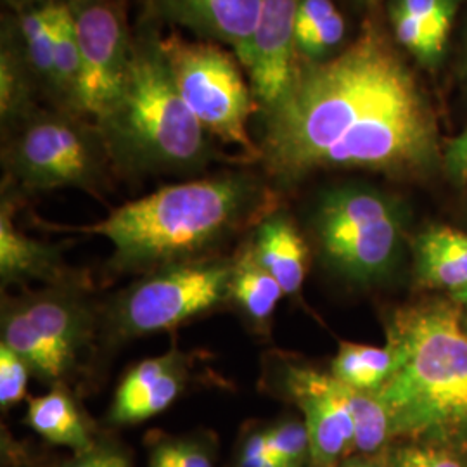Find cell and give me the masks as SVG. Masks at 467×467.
I'll return each mask as SVG.
<instances>
[{
    "instance_id": "6da1fadb",
    "label": "cell",
    "mask_w": 467,
    "mask_h": 467,
    "mask_svg": "<svg viewBox=\"0 0 467 467\" xmlns=\"http://www.w3.org/2000/svg\"><path fill=\"white\" fill-rule=\"evenodd\" d=\"M262 117L258 161L274 187L331 168L418 173L438 158L433 108L376 26L331 59L300 63L285 98Z\"/></svg>"
},
{
    "instance_id": "7a4b0ae2",
    "label": "cell",
    "mask_w": 467,
    "mask_h": 467,
    "mask_svg": "<svg viewBox=\"0 0 467 467\" xmlns=\"http://www.w3.org/2000/svg\"><path fill=\"white\" fill-rule=\"evenodd\" d=\"M277 208L279 194L265 175L229 170L160 187L92 225L65 229L108 239L113 246L109 272L148 274L220 256L217 251Z\"/></svg>"
},
{
    "instance_id": "3957f363",
    "label": "cell",
    "mask_w": 467,
    "mask_h": 467,
    "mask_svg": "<svg viewBox=\"0 0 467 467\" xmlns=\"http://www.w3.org/2000/svg\"><path fill=\"white\" fill-rule=\"evenodd\" d=\"M386 343L395 368L374 393L391 438L467 451V329L459 306L426 301L397 310Z\"/></svg>"
},
{
    "instance_id": "277c9868",
    "label": "cell",
    "mask_w": 467,
    "mask_h": 467,
    "mask_svg": "<svg viewBox=\"0 0 467 467\" xmlns=\"http://www.w3.org/2000/svg\"><path fill=\"white\" fill-rule=\"evenodd\" d=\"M160 36L150 21L139 25L119 96L94 119L119 177H189L220 158L217 140L191 113L171 80Z\"/></svg>"
},
{
    "instance_id": "5b68a950",
    "label": "cell",
    "mask_w": 467,
    "mask_h": 467,
    "mask_svg": "<svg viewBox=\"0 0 467 467\" xmlns=\"http://www.w3.org/2000/svg\"><path fill=\"white\" fill-rule=\"evenodd\" d=\"M99 337L100 306L84 275L2 296L0 343L50 388L78 383Z\"/></svg>"
},
{
    "instance_id": "8992f818",
    "label": "cell",
    "mask_w": 467,
    "mask_h": 467,
    "mask_svg": "<svg viewBox=\"0 0 467 467\" xmlns=\"http://www.w3.org/2000/svg\"><path fill=\"white\" fill-rule=\"evenodd\" d=\"M2 135L4 189L15 196L56 189L99 196L115 175L92 119L52 106L36 108Z\"/></svg>"
},
{
    "instance_id": "52a82bcc",
    "label": "cell",
    "mask_w": 467,
    "mask_h": 467,
    "mask_svg": "<svg viewBox=\"0 0 467 467\" xmlns=\"http://www.w3.org/2000/svg\"><path fill=\"white\" fill-rule=\"evenodd\" d=\"M233 264L212 256L142 274L100 306V339L119 345L231 306Z\"/></svg>"
},
{
    "instance_id": "ba28073f",
    "label": "cell",
    "mask_w": 467,
    "mask_h": 467,
    "mask_svg": "<svg viewBox=\"0 0 467 467\" xmlns=\"http://www.w3.org/2000/svg\"><path fill=\"white\" fill-rule=\"evenodd\" d=\"M160 47L173 84L202 129L218 142L239 148L248 160H258L250 121L260 108L233 50L187 40L179 32L161 35Z\"/></svg>"
},
{
    "instance_id": "9c48e42d",
    "label": "cell",
    "mask_w": 467,
    "mask_h": 467,
    "mask_svg": "<svg viewBox=\"0 0 467 467\" xmlns=\"http://www.w3.org/2000/svg\"><path fill=\"white\" fill-rule=\"evenodd\" d=\"M314 227L327 264L353 283L383 279L400 250L395 202L368 185H343L317 202Z\"/></svg>"
},
{
    "instance_id": "30bf717a",
    "label": "cell",
    "mask_w": 467,
    "mask_h": 467,
    "mask_svg": "<svg viewBox=\"0 0 467 467\" xmlns=\"http://www.w3.org/2000/svg\"><path fill=\"white\" fill-rule=\"evenodd\" d=\"M82 63L80 117L98 119L119 96L134 34L118 0H67Z\"/></svg>"
},
{
    "instance_id": "8fae6325",
    "label": "cell",
    "mask_w": 467,
    "mask_h": 467,
    "mask_svg": "<svg viewBox=\"0 0 467 467\" xmlns=\"http://www.w3.org/2000/svg\"><path fill=\"white\" fill-rule=\"evenodd\" d=\"M268 388L295 401L310 441L308 467H339L355 453V424L345 388L331 372L291 360H268Z\"/></svg>"
},
{
    "instance_id": "7c38bea8",
    "label": "cell",
    "mask_w": 467,
    "mask_h": 467,
    "mask_svg": "<svg viewBox=\"0 0 467 467\" xmlns=\"http://www.w3.org/2000/svg\"><path fill=\"white\" fill-rule=\"evenodd\" d=\"M300 0H262L246 73L260 113L270 111L289 92L298 73L295 25Z\"/></svg>"
},
{
    "instance_id": "4fadbf2b",
    "label": "cell",
    "mask_w": 467,
    "mask_h": 467,
    "mask_svg": "<svg viewBox=\"0 0 467 467\" xmlns=\"http://www.w3.org/2000/svg\"><path fill=\"white\" fill-rule=\"evenodd\" d=\"M191 378V360L179 347L150 357L129 368L108 410L113 426H132L161 414L179 400Z\"/></svg>"
},
{
    "instance_id": "5bb4252c",
    "label": "cell",
    "mask_w": 467,
    "mask_h": 467,
    "mask_svg": "<svg viewBox=\"0 0 467 467\" xmlns=\"http://www.w3.org/2000/svg\"><path fill=\"white\" fill-rule=\"evenodd\" d=\"M262 0H150L154 17L233 50L246 71Z\"/></svg>"
},
{
    "instance_id": "9a60e30c",
    "label": "cell",
    "mask_w": 467,
    "mask_h": 467,
    "mask_svg": "<svg viewBox=\"0 0 467 467\" xmlns=\"http://www.w3.org/2000/svg\"><path fill=\"white\" fill-rule=\"evenodd\" d=\"M16 196L2 191L0 202V284L2 289L30 284L54 285L67 283L82 274L69 267L63 248L19 231L15 223Z\"/></svg>"
},
{
    "instance_id": "2e32d148",
    "label": "cell",
    "mask_w": 467,
    "mask_h": 467,
    "mask_svg": "<svg viewBox=\"0 0 467 467\" xmlns=\"http://www.w3.org/2000/svg\"><path fill=\"white\" fill-rule=\"evenodd\" d=\"M248 237L258 262L281 284L284 295L298 298L308 267V246L293 218L277 208Z\"/></svg>"
},
{
    "instance_id": "e0dca14e",
    "label": "cell",
    "mask_w": 467,
    "mask_h": 467,
    "mask_svg": "<svg viewBox=\"0 0 467 467\" xmlns=\"http://www.w3.org/2000/svg\"><path fill=\"white\" fill-rule=\"evenodd\" d=\"M25 424L57 447L82 453L96 445L99 436L78 405L73 389L56 386L49 393L28 399Z\"/></svg>"
},
{
    "instance_id": "ac0fdd59",
    "label": "cell",
    "mask_w": 467,
    "mask_h": 467,
    "mask_svg": "<svg viewBox=\"0 0 467 467\" xmlns=\"http://www.w3.org/2000/svg\"><path fill=\"white\" fill-rule=\"evenodd\" d=\"M284 296L281 284L258 262L250 239H246L234 254L231 306L237 308L254 333L268 336L277 305Z\"/></svg>"
},
{
    "instance_id": "d6986e66",
    "label": "cell",
    "mask_w": 467,
    "mask_h": 467,
    "mask_svg": "<svg viewBox=\"0 0 467 467\" xmlns=\"http://www.w3.org/2000/svg\"><path fill=\"white\" fill-rule=\"evenodd\" d=\"M42 98L40 87L26 63L9 15L0 28V123L2 130L32 115Z\"/></svg>"
},
{
    "instance_id": "ffe728a7",
    "label": "cell",
    "mask_w": 467,
    "mask_h": 467,
    "mask_svg": "<svg viewBox=\"0 0 467 467\" xmlns=\"http://www.w3.org/2000/svg\"><path fill=\"white\" fill-rule=\"evenodd\" d=\"M419 283L426 287H467V234L451 227H433L416 243Z\"/></svg>"
},
{
    "instance_id": "44dd1931",
    "label": "cell",
    "mask_w": 467,
    "mask_h": 467,
    "mask_svg": "<svg viewBox=\"0 0 467 467\" xmlns=\"http://www.w3.org/2000/svg\"><path fill=\"white\" fill-rule=\"evenodd\" d=\"M57 0H42L28 7L9 11L19 46L40 87L50 102L54 85V25Z\"/></svg>"
},
{
    "instance_id": "7402d4cb",
    "label": "cell",
    "mask_w": 467,
    "mask_h": 467,
    "mask_svg": "<svg viewBox=\"0 0 467 467\" xmlns=\"http://www.w3.org/2000/svg\"><path fill=\"white\" fill-rule=\"evenodd\" d=\"M347 35V21L333 0H300L295 25L298 63H320L337 54Z\"/></svg>"
},
{
    "instance_id": "603a6c76",
    "label": "cell",
    "mask_w": 467,
    "mask_h": 467,
    "mask_svg": "<svg viewBox=\"0 0 467 467\" xmlns=\"http://www.w3.org/2000/svg\"><path fill=\"white\" fill-rule=\"evenodd\" d=\"M82 63L67 0H57L54 25V85L50 106L80 117Z\"/></svg>"
},
{
    "instance_id": "cb8c5ba5",
    "label": "cell",
    "mask_w": 467,
    "mask_h": 467,
    "mask_svg": "<svg viewBox=\"0 0 467 467\" xmlns=\"http://www.w3.org/2000/svg\"><path fill=\"white\" fill-rule=\"evenodd\" d=\"M395 368V353L384 347L341 341L331 362V374L337 381L362 391H378Z\"/></svg>"
},
{
    "instance_id": "d4e9b609",
    "label": "cell",
    "mask_w": 467,
    "mask_h": 467,
    "mask_svg": "<svg viewBox=\"0 0 467 467\" xmlns=\"http://www.w3.org/2000/svg\"><path fill=\"white\" fill-rule=\"evenodd\" d=\"M343 388L355 424V451L362 455L379 453L391 440L389 416L383 401L374 391L355 389L347 384Z\"/></svg>"
},
{
    "instance_id": "484cf974",
    "label": "cell",
    "mask_w": 467,
    "mask_h": 467,
    "mask_svg": "<svg viewBox=\"0 0 467 467\" xmlns=\"http://www.w3.org/2000/svg\"><path fill=\"white\" fill-rule=\"evenodd\" d=\"M148 467H217V443L212 434L165 436L150 451Z\"/></svg>"
},
{
    "instance_id": "4316f807",
    "label": "cell",
    "mask_w": 467,
    "mask_h": 467,
    "mask_svg": "<svg viewBox=\"0 0 467 467\" xmlns=\"http://www.w3.org/2000/svg\"><path fill=\"white\" fill-rule=\"evenodd\" d=\"M268 447L283 467H308L310 441L303 419L284 416L265 426Z\"/></svg>"
},
{
    "instance_id": "83f0119b",
    "label": "cell",
    "mask_w": 467,
    "mask_h": 467,
    "mask_svg": "<svg viewBox=\"0 0 467 467\" xmlns=\"http://www.w3.org/2000/svg\"><path fill=\"white\" fill-rule=\"evenodd\" d=\"M389 17H391L393 34L401 47L418 56L420 61H428V63L436 61L441 56L445 42L438 38L419 17L405 13L395 4L391 5Z\"/></svg>"
},
{
    "instance_id": "f1b7e54d",
    "label": "cell",
    "mask_w": 467,
    "mask_h": 467,
    "mask_svg": "<svg viewBox=\"0 0 467 467\" xmlns=\"http://www.w3.org/2000/svg\"><path fill=\"white\" fill-rule=\"evenodd\" d=\"M34 376L28 362L7 345L0 343V407L9 410L25 400L28 379Z\"/></svg>"
},
{
    "instance_id": "f546056e",
    "label": "cell",
    "mask_w": 467,
    "mask_h": 467,
    "mask_svg": "<svg viewBox=\"0 0 467 467\" xmlns=\"http://www.w3.org/2000/svg\"><path fill=\"white\" fill-rule=\"evenodd\" d=\"M393 4L419 17L438 38L447 42L457 0H395Z\"/></svg>"
},
{
    "instance_id": "4dcf8cb0",
    "label": "cell",
    "mask_w": 467,
    "mask_h": 467,
    "mask_svg": "<svg viewBox=\"0 0 467 467\" xmlns=\"http://www.w3.org/2000/svg\"><path fill=\"white\" fill-rule=\"evenodd\" d=\"M59 467H134L129 451L111 440L99 438L96 445L73 457Z\"/></svg>"
},
{
    "instance_id": "1f68e13d",
    "label": "cell",
    "mask_w": 467,
    "mask_h": 467,
    "mask_svg": "<svg viewBox=\"0 0 467 467\" xmlns=\"http://www.w3.org/2000/svg\"><path fill=\"white\" fill-rule=\"evenodd\" d=\"M235 467H283L268 447L265 428L254 426L241 438L235 451Z\"/></svg>"
},
{
    "instance_id": "d6a6232c",
    "label": "cell",
    "mask_w": 467,
    "mask_h": 467,
    "mask_svg": "<svg viewBox=\"0 0 467 467\" xmlns=\"http://www.w3.org/2000/svg\"><path fill=\"white\" fill-rule=\"evenodd\" d=\"M445 165L451 179L459 184L467 182V127L457 135L445 152Z\"/></svg>"
},
{
    "instance_id": "836d02e7",
    "label": "cell",
    "mask_w": 467,
    "mask_h": 467,
    "mask_svg": "<svg viewBox=\"0 0 467 467\" xmlns=\"http://www.w3.org/2000/svg\"><path fill=\"white\" fill-rule=\"evenodd\" d=\"M424 461L430 467H466L453 451L433 445H419Z\"/></svg>"
},
{
    "instance_id": "e575fe53",
    "label": "cell",
    "mask_w": 467,
    "mask_h": 467,
    "mask_svg": "<svg viewBox=\"0 0 467 467\" xmlns=\"http://www.w3.org/2000/svg\"><path fill=\"white\" fill-rule=\"evenodd\" d=\"M391 466L393 467H430L424 461L420 447L419 445H409L401 447L393 453L391 457Z\"/></svg>"
},
{
    "instance_id": "d590c367",
    "label": "cell",
    "mask_w": 467,
    "mask_h": 467,
    "mask_svg": "<svg viewBox=\"0 0 467 467\" xmlns=\"http://www.w3.org/2000/svg\"><path fill=\"white\" fill-rule=\"evenodd\" d=\"M339 467H389L388 459L381 453H372V455H355L348 457Z\"/></svg>"
},
{
    "instance_id": "8d00e7d4",
    "label": "cell",
    "mask_w": 467,
    "mask_h": 467,
    "mask_svg": "<svg viewBox=\"0 0 467 467\" xmlns=\"http://www.w3.org/2000/svg\"><path fill=\"white\" fill-rule=\"evenodd\" d=\"M9 11H17V9H23V7H28L32 4L36 2H42V0H2Z\"/></svg>"
},
{
    "instance_id": "74e56055",
    "label": "cell",
    "mask_w": 467,
    "mask_h": 467,
    "mask_svg": "<svg viewBox=\"0 0 467 467\" xmlns=\"http://www.w3.org/2000/svg\"><path fill=\"white\" fill-rule=\"evenodd\" d=\"M451 296H453V298H457V296H467V287L466 289H461V291L451 293Z\"/></svg>"
},
{
    "instance_id": "f35d334b",
    "label": "cell",
    "mask_w": 467,
    "mask_h": 467,
    "mask_svg": "<svg viewBox=\"0 0 467 467\" xmlns=\"http://www.w3.org/2000/svg\"><path fill=\"white\" fill-rule=\"evenodd\" d=\"M453 300L457 301V303H461V305H467V296H457V298H453Z\"/></svg>"
},
{
    "instance_id": "ab89813d",
    "label": "cell",
    "mask_w": 467,
    "mask_h": 467,
    "mask_svg": "<svg viewBox=\"0 0 467 467\" xmlns=\"http://www.w3.org/2000/svg\"><path fill=\"white\" fill-rule=\"evenodd\" d=\"M360 2H364V4H370V2H374V0H360Z\"/></svg>"
},
{
    "instance_id": "60d3db41",
    "label": "cell",
    "mask_w": 467,
    "mask_h": 467,
    "mask_svg": "<svg viewBox=\"0 0 467 467\" xmlns=\"http://www.w3.org/2000/svg\"><path fill=\"white\" fill-rule=\"evenodd\" d=\"M466 329H467V322H466Z\"/></svg>"
}]
</instances>
